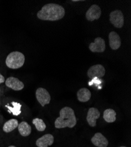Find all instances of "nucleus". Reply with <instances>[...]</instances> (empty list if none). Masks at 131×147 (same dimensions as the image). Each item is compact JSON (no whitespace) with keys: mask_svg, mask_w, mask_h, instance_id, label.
Listing matches in <instances>:
<instances>
[{"mask_svg":"<svg viewBox=\"0 0 131 147\" xmlns=\"http://www.w3.org/2000/svg\"><path fill=\"white\" fill-rule=\"evenodd\" d=\"M92 143L98 147H107L108 145V141L100 132L95 134L91 138Z\"/></svg>","mask_w":131,"mask_h":147,"instance_id":"f8f14e48","label":"nucleus"},{"mask_svg":"<svg viewBox=\"0 0 131 147\" xmlns=\"http://www.w3.org/2000/svg\"><path fill=\"white\" fill-rule=\"evenodd\" d=\"M110 46L113 50H116L121 45V39L120 36L115 31H112L109 34Z\"/></svg>","mask_w":131,"mask_h":147,"instance_id":"9b49d317","label":"nucleus"},{"mask_svg":"<svg viewBox=\"0 0 131 147\" xmlns=\"http://www.w3.org/2000/svg\"><path fill=\"white\" fill-rule=\"evenodd\" d=\"M18 121L15 119H11L7 121L3 126V131L6 133H9L14 131L18 126Z\"/></svg>","mask_w":131,"mask_h":147,"instance_id":"dca6fc26","label":"nucleus"},{"mask_svg":"<svg viewBox=\"0 0 131 147\" xmlns=\"http://www.w3.org/2000/svg\"><path fill=\"white\" fill-rule=\"evenodd\" d=\"M35 96L38 102L42 107L50 104L51 101V95L50 93L44 88H38L35 92Z\"/></svg>","mask_w":131,"mask_h":147,"instance_id":"39448f33","label":"nucleus"},{"mask_svg":"<svg viewBox=\"0 0 131 147\" xmlns=\"http://www.w3.org/2000/svg\"><path fill=\"white\" fill-rule=\"evenodd\" d=\"M100 112L99 110L94 107L90 108L88 111L87 120L89 126L94 127L97 125V120L100 117Z\"/></svg>","mask_w":131,"mask_h":147,"instance_id":"1a4fd4ad","label":"nucleus"},{"mask_svg":"<svg viewBox=\"0 0 131 147\" xmlns=\"http://www.w3.org/2000/svg\"><path fill=\"white\" fill-rule=\"evenodd\" d=\"M105 74V69L104 67L101 64L94 65L91 67L87 72V75L89 78H101Z\"/></svg>","mask_w":131,"mask_h":147,"instance_id":"423d86ee","label":"nucleus"},{"mask_svg":"<svg viewBox=\"0 0 131 147\" xmlns=\"http://www.w3.org/2000/svg\"><path fill=\"white\" fill-rule=\"evenodd\" d=\"M8 147H17V146H14V145H10V146H9Z\"/></svg>","mask_w":131,"mask_h":147,"instance_id":"4be33fe9","label":"nucleus"},{"mask_svg":"<svg viewBox=\"0 0 131 147\" xmlns=\"http://www.w3.org/2000/svg\"><path fill=\"white\" fill-rule=\"evenodd\" d=\"M59 117L55 121V127L57 129L64 128H72L77 124V118L74 110L69 107H65L60 110Z\"/></svg>","mask_w":131,"mask_h":147,"instance_id":"f03ea898","label":"nucleus"},{"mask_svg":"<svg viewBox=\"0 0 131 147\" xmlns=\"http://www.w3.org/2000/svg\"><path fill=\"white\" fill-rule=\"evenodd\" d=\"M110 21L115 27L121 28L124 24V17L122 11L120 10L112 11L110 14Z\"/></svg>","mask_w":131,"mask_h":147,"instance_id":"20e7f679","label":"nucleus"},{"mask_svg":"<svg viewBox=\"0 0 131 147\" xmlns=\"http://www.w3.org/2000/svg\"><path fill=\"white\" fill-rule=\"evenodd\" d=\"M91 97V93L90 91L86 88H82L78 90L77 92V98L79 101L85 102L88 101Z\"/></svg>","mask_w":131,"mask_h":147,"instance_id":"4468645a","label":"nucleus"},{"mask_svg":"<svg viewBox=\"0 0 131 147\" xmlns=\"http://www.w3.org/2000/svg\"><path fill=\"white\" fill-rule=\"evenodd\" d=\"M116 112L114 109L109 108L105 110L103 112V119L108 123H112L116 121Z\"/></svg>","mask_w":131,"mask_h":147,"instance_id":"f3484780","label":"nucleus"},{"mask_svg":"<svg viewBox=\"0 0 131 147\" xmlns=\"http://www.w3.org/2000/svg\"><path fill=\"white\" fill-rule=\"evenodd\" d=\"M101 13V9L98 5H92L87 11L85 14L86 18L88 21H93L96 20H98L100 18Z\"/></svg>","mask_w":131,"mask_h":147,"instance_id":"0eeeda50","label":"nucleus"},{"mask_svg":"<svg viewBox=\"0 0 131 147\" xmlns=\"http://www.w3.org/2000/svg\"><path fill=\"white\" fill-rule=\"evenodd\" d=\"M32 124L35 126V128L38 131L42 132L45 131L46 128V125L43 120L38 118H34L32 120Z\"/></svg>","mask_w":131,"mask_h":147,"instance_id":"6ab92c4d","label":"nucleus"},{"mask_svg":"<svg viewBox=\"0 0 131 147\" xmlns=\"http://www.w3.org/2000/svg\"><path fill=\"white\" fill-rule=\"evenodd\" d=\"M0 91H1V88H0Z\"/></svg>","mask_w":131,"mask_h":147,"instance_id":"b1692460","label":"nucleus"},{"mask_svg":"<svg viewBox=\"0 0 131 147\" xmlns=\"http://www.w3.org/2000/svg\"><path fill=\"white\" fill-rule=\"evenodd\" d=\"M65 10L63 7L56 4L50 3L44 5L37 13V17L44 21H58L64 18Z\"/></svg>","mask_w":131,"mask_h":147,"instance_id":"f257e3e1","label":"nucleus"},{"mask_svg":"<svg viewBox=\"0 0 131 147\" xmlns=\"http://www.w3.org/2000/svg\"><path fill=\"white\" fill-rule=\"evenodd\" d=\"M74 2H78V1H81V0H74V1H73Z\"/></svg>","mask_w":131,"mask_h":147,"instance_id":"412c9836","label":"nucleus"},{"mask_svg":"<svg viewBox=\"0 0 131 147\" xmlns=\"http://www.w3.org/2000/svg\"><path fill=\"white\" fill-rule=\"evenodd\" d=\"M5 82V78L3 76H2L1 74H0V84H2Z\"/></svg>","mask_w":131,"mask_h":147,"instance_id":"aec40b11","label":"nucleus"},{"mask_svg":"<svg viewBox=\"0 0 131 147\" xmlns=\"http://www.w3.org/2000/svg\"><path fill=\"white\" fill-rule=\"evenodd\" d=\"M106 48L105 42L103 39L97 37L95 39L93 42L90 43L89 49L92 53H103Z\"/></svg>","mask_w":131,"mask_h":147,"instance_id":"6e6552de","label":"nucleus"},{"mask_svg":"<svg viewBox=\"0 0 131 147\" xmlns=\"http://www.w3.org/2000/svg\"><path fill=\"white\" fill-rule=\"evenodd\" d=\"M18 129L19 134L22 137H28L31 133V127L27 122L22 121L18 124Z\"/></svg>","mask_w":131,"mask_h":147,"instance_id":"2eb2a0df","label":"nucleus"},{"mask_svg":"<svg viewBox=\"0 0 131 147\" xmlns=\"http://www.w3.org/2000/svg\"><path fill=\"white\" fill-rule=\"evenodd\" d=\"M54 141V138L52 135L47 134L37 140L36 145L38 147H48L52 145Z\"/></svg>","mask_w":131,"mask_h":147,"instance_id":"ddd939ff","label":"nucleus"},{"mask_svg":"<svg viewBox=\"0 0 131 147\" xmlns=\"http://www.w3.org/2000/svg\"><path fill=\"white\" fill-rule=\"evenodd\" d=\"M120 147H126V146H120Z\"/></svg>","mask_w":131,"mask_h":147,"instance_id":"5701e85b","label":"nucleus"},{"mask_svg":"<svg viewBox=\"0 0 131 147\" xmlns=\"http://www.w3.org/2000/svg\"><path fill=\"white\" fill-rule=\"evenodd\" d=\"M5 85L14 91H20L24 88V84L17 78L11 77L5 81Z\"/></svg>","mask_w":131,"mask_h":147,"instance_id":"9d476101","label":"nucleus"},{"mask_svg":"<svg viewBox=\"0 0 131 147\" xmlns=\"http://www.w3.org/2000/svg\"><path fill=\"white\" fill-rule=\"evenodd\" d=\"M11 104L13 105V107L8 106V105H5V107L8 109V112L10 113H13V114L15 116L19 115L21 113V105L19 103L16 102H12Z\"/></svg>","mask_w":131,"mask_h":147,"instance_id":"a211bd4d","label":"nucleus"},{"mask_svg":"<svg viewBox=\"0 0 131 147\" xmlns=\"http://www.w3.org/2000/svg\"><path fill=\"white\" fill-rule=\"evenodd\" d=\"M25 63V56L19 51H14L9 54L5 59L6 65L11 69H18Z\"/></svg>","mask_w":131,"mask_h":147,"instance_id":"7ed1b4c3","label":"nucleus"}]
</instances>
